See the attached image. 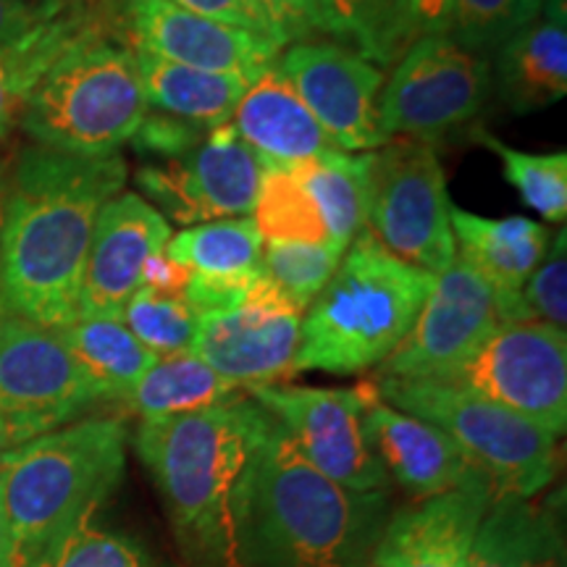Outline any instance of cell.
Segmentation results:
<instances>
[{
    "label": "cell",
    "mask_w": 567,
    "mask_h": 567,
    "mask_svg": "<svg viewBox=\"0 0 567 567\" xmlns=\"http://www.w3.org/2000/svg\"><path fill=\"white\" fill-rule=\"evenodd\" d=\"M90 24L92 21L61 13V17L38 27L30 38L0 51V137L11 130L13 118L21 116L27 95L45 74L48 66Z\"/></svg>",
    "instance_id": "obj_30"
},
{
    "label": "cell",
    "mask_w": 567,
    "mask_h": 567,
    "mask_svg": "<svg viewBox=\"0 0 567 567\" xmlns=\"http://www.w3.org/2000/svg\"><path fill=\"white\" fill-rule=\"evenodd\" d=\"M457 258L465 260L496 289L502 323L530 321L520 289L542 264L549 247V231L534 218H486L478 213L450 210Z\"/></svg>",
    "instance_id": "obj_21"
},
{
    "label": "cell",
    "mask_w": 567,
    "mask_h": 567,
    "mask_svg": "<svg viewBox=\"0 0 567 567\" xmlns=\"http://www.w3.org/2000/svg\"><path fill=\"white\" fill-rule=\"evenodd\" d=\"M496 488L476 478L389 517L373 567H467L473 538Z\"/></svg>",
    "instance_id": "obj_19"
},
{
    "label": "cell",
    "mask_w": 567,
    "mask_h": 567,
    "mask_svg": "<svg viewBox=\"0 0 567 567\" xmlns=\"http://www.w3.org/2000/svg\"><path fill=\"white\" fill-rule=\"evenodd\" d=\"M339 260H342V255H337L329 245L264 243L260 276H266L289 302H295L305 313L334 276Z\"/></svg>",
    "instance_id": "obj_35"
},
{
    "label": "cell",
    "mask_w": 567,
    "mask_h": 567,
    "mask_svg": "<svg viewBox=\"0 0 567 567\" xmlns=\"http://www.w3.org/2000/svg\"><path fill=\"white\" fill-rule=\"evenodd\" d=\"M444 384L494 402L563 436L567 429V334L542 323H499Z\"/></svg>",
    "instance_id": "obj_10"
},
{
    "label": "cell",
    "mask_w": 567,
    "mask_h": 567,
    "mask_svg": "<svg viewBox=\"0 0 567 567\" xmlns=\"http://www.w3.org/2000/svg\"><path fill=\"white\" fill-rule=\"evenodd\" d=\"M313 197L329 231V247L344 255L354 239L368 229L371 208V153L329 151L302 166L289 168Z\"/></svg>",
    "instance_id": "obj_26"
},
{
    "label": "cell",
    "mask_w": 567,
    "mask_h": 567,
    "mask_svg": "<svg viewBox=\"0 0 567 567\" xmlns=\"http://www.w3.org/2000/svg\"><path fill=\"white\" fill-rule=\"evenodd\" d=\"M302 310L266 276H258L237 308L197 318L189 354L243 389L292 379Z\"/></svg>",
    "instance_id": "obj_15"
},
{
    "label": "cell",
    "mask_w": 567,
    "mask_h": 567,
    "mask_svg": "<svg viewBox=\"0 0 567 567\" xmlns=\"http://www.w3.org/2000/svg\"><path fill=\"white\" fill-rule=\"evenodd\" d=\"M494 76L499 97L513 113L549 109L567 95L565 0H549L534 24L496 51Z\"/></svg>",
    "instance_id": "obj_23"
},
{
    "label": "cell",
    "mask_w": 567,
    "mask_h": 567,
    "mask_svg": "<svg viewBox=\"0 0 567 567\" xmlns=\"http://www.w3.org/2000/svg\"><path fill=\"white\" fill-rule=\"evenodd\" d=\"M502 323L496 289L465 260L434 276L413 326L379 365L384 379L442 381L486 342Z\"/></svg>",
    "instance_id": "obj_14"
},
{
    "label": "cell",
    "mask_w": 567,
    "mask_h": 567,
    "mask_svg": "<svg viewBox=\"0 0 567 567\" xmlns=\"http://www.w3.org/2000/svg\"><path fill=\"white\" fill-rule=\"evenodd\" d=\"M61 3L66 17L92 21V24H103V17L111 11L113 0H61Z\"/></svg>",
    "instance_id": "obj_46"
},
{
    "label": "cell",
    "mask_w": 567,
    "mask_h": 567,
    "mask_svg": "<svg viewBox=\"0 0 567 567\" xmlns=\"http://www.w3.org/2000/svg\"><path fill=\"white\" fill-rule=\"evenodd\" d=\"M155 358H172V354L189 352L197 329V316L193 313L184 297L161 295L153 289L140 287L124 305L118 318Z\"/></svg>",
    "instance_id": "obj_34"
},
{
    "label": "cell",
    "mask_w": 567,
    "mask_h": 567,
    "mask_svg": "<svg viewBox=\"0 0 567 567\" xmlns=\"http://www.w3.org/2000/svg\"><path fill=\"white\" fill-rule=\"evenodd\" d=\"M389 492H350L318 473L268 415L237 499V567H373Z\"/></svg>",
    "instance_id": "obj_2"
},
{
    "label": "cell",
    "mask_w": 567,
    "mask_h": 567,
    "mask_svg": "<svg viewBox=\"0 0 567 567\" xmlns=\"http://www.w3.org/2000/svg\"><path fill=\"white\" fill-rule=\"evenodd\" d=\"M6 452V429H3V421H0V457H3Z\"/></svg>",
    "instance_id": "obj_49"
},
{
    "label": "cell",
    "mask_w": 567,
    "mask_h": 567,
    "mask_svg": "<svg viewBox=\"0 0 567 567\" xmlns=\"http://www.w3.org/2000/svg\"><path fill=\"white\" fill-rule=\"evenodd\" d=\"M147 111L134 51L103 24H90L40 76L19 118L40 147L113 155L132 142Z\"/></svg>",
    "instance_id": "obj_6"
},
{
    "label": "cell",
    "mask_w": 567,
    "mask_h": 567,
    "mask_svg": "<svg viewBox=\"0 0 567 567\" xmlns=\"http://www.w3.org/2000/svg\"><path fill=\"white\" fill-rule=\"evenodd\" d=\"M245 394L287 431L300 455L350 492H389V478L368 446L363 408L368 384L321 389L266 384Z\"/></svg>",
    "instance_id": "obj_12"
},
{
    "label": "cell",
    "mask_w": 567,
    "mask_h": 567,
    "mask_svg": "<svg viewBox=\"0 0 567 567\" xmlns=\"http://www.w3.org/2000/svg\"><path fill=\"white\" fill-rule=\"evenodd\" d=\"M172 239V224L137 193H118L97 213L84 266L80 318H122L142 271Z\"/></svg>",
    "instance_id": "obj_18"
},
{
    "label": "cell",
    "mask_w": 567,
    "mask_h": 567,
    "mask_svg": "<svg viewBox=\"0 0 567 567\" xmlns=\"http://www.w3.org/2000/svg\"><path fill=\"white\" fill-rule=\"evenodd\" d=\"M258 276L189 274L187 287H184L182 297L184 302L193 308V313L197 318L216 313V310H229V308H237V305L245 300Z\"/></svg>",
    "instance_id": "obj_41"
},
{
    "label": "cell",
    "mask_w": 567,
    "mask_h": 567,
    "mask_svg": "<svg viewBox=\"0 0 567 567\" xmlns=\"http://www.w3.org/2000/svg\"><path fill=\"white\" fill-rule=\"evenodd\" d=\"M452 0H396L379 63L394 66L417 40L450 34Z\"/></svg>",
    "instance_id": "obj_39"
},
{
    "label": "cell",
    "mask_w": 567,
    "mask_h": 567,
    "mask_svg": "<svg viewBox=\"0 0 567 567\" xmlns=\"http://www.w3.org/2000/svg\"><path fill=\"white\" fill-rule=\"evenodd\" d=\"M124 21L132 51L213 74L243 76L250 84L274 66L281 51L271 38L218 24L172 0H126Z\"/></svg>",
    "instance_id": "obj_17"
},
{
    "label": "cell",
    "mask_w": 567,
    "mask_h": 567,
    "mask_svg": "<svg viewBox=\"0 0 567 567\" xmlns=\"http://www.w3.org/2000/svg\"><path fill=\"white\" fill-rule=\"evenodd\" d=\"M126 423L84 417L0 457V523L13 567H30L48 547L92 520L122 484Z\"/></svg>",
    "instance_id": "obj_4"
},
{
    "label": "cell",
    "mask_w": 567,
    "mask_h": 567,
    "mask_svg": "<svg viewBox=\"0 0 567 567\" xmlns=\"http://www.w3.org/2000/svg\"><path fill=\"white\" fill-rule=\"evenodd\" d=\"M281 74L308 105L337 151L371 153L386 145L379 126L384 71L339 42H295L279 61Z\"/></svg>",
    "instance_id": "obj_16"
},
{
    "label": "cell",
    "mask_w": 567,
    "mask_h": 567,
    "mask_svg": "<svg viewBox=\"0 0 567 567\" xmlns=\"http://www.w3.org/2000/svg\"><path fill=\"white\" fill-rule=\"evenodd\" d=\"M446 176L436 151L389 140L373 151L368 231L408 266L436 276L457 258Z\"/></svg>",
    "instance_id": "obj_8"
},
{
    "label": "cell",
    "mask_w": 567,
    "mask_h": 567,
    "mask_svg": "<svg viewBox=\"0 0 567 567\" xmlns=\"http://www.w3.org/2000/svg\"><path fill=\"white\" fill-rule=\"evenodd\" d=\"M92 520L69 530L30 567H161L137 538L122 530L97 528Z\"/></svg>",
    "instance_id": "obj_36"
},
{
    "label": "cell",
    "mask_w": 567,
    "mask_h": 567,
    "mask_svg": "<svg viewBox=\"0 0 567 567\" xmlns=\"http://www.w3.org/2000/svg\"><path fill=\"white\" fill-rule=\"evenodd\" d=\"M51 19H42L38 11L21 0H0V51L11 48Z\"/></svg>",
    "instance_id": "obj_44"
},
{
    "label": "cell",
    "mask_w": 567,
    "mask_h": 567,
    "mask_svg": "<svg viewBox=\"0 0 567 567\" xmlns=\"http://www.w3.org/2000/svg\"><path fill=\"white\" fill-rule=\"evenodd\" d=\"M547 0H452L450 34L465 51L488 55L544 13Z\"/></svg>",
    "instance_id": "obj_33"
},
{
    "label": "cell",
    "mask_w": 567,
    "mask_h": 567,
    "mask_svg": "<svg viewBox=\"0 0 567 567\" xmlns=\"http://www.w3.org/2000/svg\"><path fill=\"white\" fill-rule=\"evenodd\" d=\"M122 155L34 145L19 155L0 229V313L66 329L80 318L97 213L126 184Z\"/></svg>",
    "instance_id": "obj_1"
},
{
    "label": "cell",
    "mask_w": 567,
    "mask_h": 567,
    "mask_svg": "<svg viewBox=\"0 0 567 567\" xmlns=\"http://www.w3.org/2000/svg\"><path fill=\"white\" fill-rule=\"evenodd\" d=\"M0 229H3V200H0Z\"/></svg>",
    "instance_id": "obj_50"
},
{
    "label": "cell",
    "mask_w": 567,
    "mask_h": 567,
    "mask_svg": "<svg viewBox=\"0 0 567 567\" xmlns=\"http://www.w3.org/2000/svg\"><path fill=\"white\" fill-rule=\"evenodd\" d=\"M0 567H13V563H11V549H9V542H6L3 523H0Z\"/></svg>",
    "instance_id": "obj_48"
},
{
    "label": "cell",
    "mask_w": 567,
    "mask_h": 567,
    "mask_svg": "<svg viewBox=\"0 0 567 567\" xmlns=\"http://www.w3.org/2000/svg\"><path fill=\"white\" fill-rule=\"evenodd\" d=\"M371 384L386 405L444 431L496 494L534 499L555 481L557 436L542 425L444 381L375 375Z\"/></svg>",
    "instance_id": "obj_7"
},
{
    "label": "cell",
    "mask_w": 567,
    "mask_h": 567,
    "mask_svg": "<svg viewBox=\"0 0 567 567\" xmlns=\"http://www.w3.org/2000/svg\"><path fill=\"white\" fill-rule=\"evenodd\" d=\"M264 174V161L224 124L179 158L142 166L137 184L168 224L197 226L252 216Z\"/></svg>",
    "instance_id": "obj_13"
},
{
    "label": "cell",
    "mask_w": 567,
    "mask_h": 567,
    "mask_svg": "<svg viewBox=\"0 0 567 567\" xmlns=\"http://www.w3.org/2000/svg\"><path fill=\"white\" fill-rule=\"evenodd\" d=\"M530 321H542L557 329L567 323V231L559 226L555 243H549L542 264L520 289Z\"/></svg>",
    "instance_id": "obj_38"
},
{
    "label": "cell",
    "mask_w": 567,
    "mask_h": 567,
    "mask_svg": "<svg viewBox=\"0 0 567 567\" xmlns=\"http://www.w3.org/2000/svg\"><path fill=\"white\" fill-rule=\"evenodd\" d=\"M205 134H208V130H203V126L182 122V118L168 116V113L161 111H147L145 122L140 124V130L132 137V142L142 153L155 155V158L163 161H172L200 145Z\"/></svg>",
    "instance_id": "obj_40"
},
{
    "label": "cell",
    "mask_w": 567,
    "mask_h": 567,
    "mask_svg": "<svg viewBox=\"0 0 567 567\" xmlns=\"http://www.w3.org/2000/svg\"><path fill=\"white\" fill-rule=\"evenodd\" d=\"M239 394H245L243 386L213 371L195 354L182 352L155 360L122 402L140 415V421H155L224 405Z\"/></svg>",
    "instance_id": "obj_28"
},
{
    "label": "cell",
    "mask_w": 567,
    "mask_h": 567,
    "mask_svg": "<svg viewBox=\"0 0 567 567\" xmlns=\"http://www.w3.org/2000/svg\"><path fill=\"white\" fill-rule=\"evenodd\" d=\"M271 21L274 38L284 48L287 42H302L316 32L308 0H258Z\"/></svg>",
    "instance_id": "obj_43"
},
{
    "label": "cell",
    "mask_w": 567,
    "mask_h": 567,
    "mask_svg": "<svg viewBox=\"0 0 567 567\" xmlns=\"http://www.w3.org/2000/svg\"><path fill=\"white\" fill-rule=\"evenodd\" d=\"M252 221L264 243L329 245L321 210L289 168H266Z\"/></svg>",
    "instance_id": "obj_31"
},
{
    "label": "cell",
    "mask_w": 567,
    "mask_h": 567,
    "mask_svg": "<svg viewBox=\"0 0 567 567\" xmlns=\"http://www.w3.org/2000/svg\"><path fill=\"white\" fill-rule=\"evenodd\" d=\"M268 413L247 394L187 415L140 421L134 450L166 502L193 567H237V499Z\"/></svg>",
    "instance_id": "obj_3"
},
{
    "label": "cell",
    "mask_w": 567,
    "mask_h": 567,
    "mask_svg": "<svg viewBox=\"0 0 567 567\" xmlns=\"http://www.w3.org/2000/svg\"><path fill=\"white\" fill-rule=\"evenodd\" d=\"M172 3L193 13H200L205 19L218 21V24L237 27V30H247L252 34H260V38H271L276 42L271 21H268L264 9H260L258 0H172Z\"/></svg>",
    "instance_id": "obj_42"
},
{
    "label": "cell",
    "mask_w": 567,
    "mask_h": 567,
    "mask_svg": "<svg viewBox=\"0 0 567 567\" xmlns=\"http://www.w3.org/2000/svg\"><path fill=\"white\" fill-rule=\"evenodd\" d=\"M476 140L499 155L505 179L517 189L523 203L551 224H563L567 216V153H526L509 147L492 132L476 130Z\"/></svg>",
    "instance_id": "obj_32"
},
{
    "label": "cell",
    "mask_w": 567,
    "mask_h": 567,
    "mask_svg": "<svg viewBox=\"0 0 567 567\" xmlns=\"http://www.w3.org/2000/svg\"><path fill=\"white\" fill-rule=\"evenodd\" d=\"M316 32L350 40L354 51L379 63L396 0H308Z\"/></svg>",
    "instance_id": "obj_37"
},
{
    "label": "cell",
    "mask_w": 567,
    "mask_h": 567,
    "mask_svg": "<svg viewBox=\"0 0 567 567\" xmlns=\"http://www.w3.org/2000/svg\"><path fill=\"white\" fill-rule=\"evenodd\" d=\"M163 255L189 274L258 276L264 237L252 216L221 218L172 234Z\"/></svg>",
    "instance_id": "obj_29"
},
{
    "label": "cell",
    "mask_w": 567,
    "mask_h": 567,
    "mask_svg": "<svg viewBox=\"0 0 567 567\" xmlns=\"http://www.w3.org/2000/svg\"><path fill=\"white\" fill-rule=\"evenodd\" d=\"M97 402L61 329L0 313V421L6 450L69 425Z\"/></svg>",
    "instance_id": "obj_11"
},
{
    "label": "cell",
    "mask_w": 567,
    "mask_h": 567,
    "mask_svg": "<svg viewBox=\"0 0 567 567\" xmlns=\"http://www.w3.org/2000/svg\"><path fill=\"white\" fill-rule=\"evenodd\" d=\"M547 3H549V0H547Z\"/></svg>",
    "instance_id": "obj_51"
},
{
    "label": "cell",
    "mask_w": 567,
    "mask_h": 567,
    "mask_svg": "<svg viewBox=\"0 0 567 567\" xmlns=\"http://www.w3.org/2000/svg\"><path fill=\"white\" fill-rule=\"evenodd\" d=\"M134 59H137L147 109L168 113L208 132L231 122L234 111L250 87L243 76L189 69L155 59L151 53L134 51Z\"/></svg>",
    "instance_id": "obj_25"
},
{
    "label": "cell",
    "mask_w": 567,
    "mask_h": 567,
    "mask_svg": "<svg viewBox=\"0 0 567 567\" xmlns=\"http://www.w3.org/2000/svg\"><path fill=\"white\" fill-rule=\"evenodd\" d=\"M492 61L455 40H417L394 63L379 95V126L386 140L434 145L478 116L492 92Z\"/></svg>",
    "instance_id": "obj_9"
},
{
    "label": "cell",
    "mask_w": 567,
    "mask_h": 567,
    "mask_svg": "<svg viewBox=\"0 0 567 567\" xmlns=\"http://www.w3.org/2000/svg\"><path fill=\"white\" fill-rule=\"evenodd\" d=\"M559 526L526 496L496 494L473 538L467 567H557Z\"/></svg>",
    "instance_id": "obj_24"
},
{
    "label": "cell",
    "mask_w": 567,
    "mask_h": 567,
    "mask_svg": "<svg viewBox=\"0 0 567 567\" xmlns=\"http://www.w3.org/2000/svg\"><path fill=\"white\" fill-rule=\"evenodd\" d=\"M229 124L266 168H295L334 151V142L281 74L279 61L247 87Z\"/></svg>",
    "instance_id": "obj_22"
},
{
    "label": "cell",
    "mask_w": 567,
    "mask_h": 567,
    "mask_svg": "<svg viewBox=\"0 0 567 567\" xmlns=\"http://www.w3.org/2000/svg\"><path fill=\"white\" fill-rule=\"evenodd\" d=\"M187 279H189L187 268L172 264L166 255L158 252V255H153L151 260H147L145 271H142L140 287L153 289V292H161V295L182 297L184 287H187Z\"/></svg>",
    "instance_id": "obj_45"
},
{
    "label": "cell",
    "mask_w": 567,
    "mask_h": 567,
    "mask_svg": "<svg viewBox=\"0 0 567 567\" xmlns=\"http://www.w3.org/2000/svg\"><path fill=\"white\" fill-rule=\"evenodd\" d=\"M363 431L386 478L415 499H429L486 478L444 431L386 405L371 381L363 408Z\"/></svg>",
    "instance_id": "obj_20"
},
{
    "label": "cell",
    "mask_w": 567,
    "mask_h": 567,
    "mask_svg": "<svg viewBox=\"0 0 567 567\" xmlns=\"http://www.w3.org/2000/svg\"><path fill=\"white\" fill-rule=\"evenodd\" d=\"M21 3H27L30 9L38 11L42 19H55V17H61V13H63L61 0H21Z\"/></svg>",
    "instance_id": "obj_47"
},
{
    "label": "cell",
    "mask_w": 567,
    "mask_h": 567,
    "mask_svg": "<svg viewBox=\"0 0 567 567\" xmlns=\"http://www.w3.org/2000/svg\"><path fill=\"white\" fill-rule=\"evenodd\" d=\"M61 334L97 402H122L158 360L118 318H76Z\"/></svg>",
    "instance_id": "obj_27"
},
{
    "label": "cell",
    "mask_w": 567,
    "mask_h": 567,
    "mask_svg": "<svg viewBox=\"0 0 567 567\" xmlns=\"http://www.w3.org/2000/svg\"><path fill=\"white\" fill-rule=\"evenodd\" d=\"M431 284L434 276L394 258L365 229L305 310L295 373L354 375L379 368L405 339Z\"/></svg>",
    "instance_id": "obj_5"
}]
</instances>
